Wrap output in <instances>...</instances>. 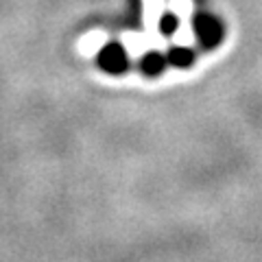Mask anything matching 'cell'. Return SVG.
Segmentation results:
<instances>
[{
    "label": "cell",
    "instance_id": "obj_1",
    "mask_svg": "<svg viewBox=\"0 0 262 262\" xmlns=\"http://www.w3.org/2000/svg\"><path fill=\"white\" fill-rule=\"evenodd\" d=\"M192 31H194V37L199 39V44L206 48V51L216 48L223 42V35H225L223 24L212 13H196L192 18Z\"/></svg>",
    "mask_w": 262,
    "mask_h": 262
},
{
    "label": "cell",
    "instance_id": "obj_2",
    "mask_svg": "<svg viewBox=\"0 0 262 262\" xmlns=\"http://www.w3.org/2000/svg\"><path fill=\"white\" fill-rule=\"evenodd\" d=\"M98 68L107 75H125L129 70V55L127 48L122 46L120 42H110L101 46V51L96 55Z\"/></svg>",
    "mask_w": 262,
    "mask_h": 262
},
{
    "label": "cell",
    "instance_id": "obj_3",
    "mask_svg": "<svg viewBox=\"0 0 262 262\" xmlns=\"http://www.w3.org/2000/svg\"><path fill=\"white\" fill-rule=\"evenodd\" d=\"M166 57H164L162 53H158V51H149V53H144L142 57H140V61H138V68H140V72L144 77H151V79H155V77H160L162 72H164V68H166Z\"/></svg>",
    "mask_w": 262,
    "mask_h": 262
},
{
    "label": "cell",
    "instance_id": "obj_4",
    "mask_svg": "<svg viewBox=\"0 0 262 262\" xmlns=\"http://www.w3.org/2000/svg\"><path fill=\"white\" fill-rule=\"evenodd\" d=\"M166 61L170 66H175V68L186 70L196 61V53L192 51V48H188V46H173L168 51V55H166Z\"/></svg>",
    "mask_w": 262,
    "mask_h": 262
},
{
    "label": "cell",
    "instance_id": "obj_5",
    "mask_svg": "<svg viewBox=\"0 0 262 262\" xmlns=\"http://www.w3.org/2000/svg\"><path fill=\"white\" fill-rule=\"evenodd\" d=\"M158 27H160L162 35H173V33L179 29V15L173 13V11H164Z\"/></svg>",
    "mask_w": 262,
    "mask_h": 262
}]
</instances>
